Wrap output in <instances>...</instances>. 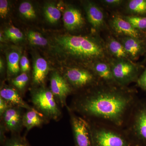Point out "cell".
Wrapping results in <instances>:
<instances>
[{"mask_svg":"<svg viewBox=\"0 0 146 146\" xmlns=\"http://www.w3.org/2000/svg\"><path fill=\"white\" fill-rule=\"evenodd\" d=\"M138 99L135 89L100 82L75 100L74 110L91 122L124 129Z\"/></svg>","mask_w":146,"mask_h":146,"instance_id":"6da1fadb","label":"cell"},{"mask_svg":"<svg viewBox=\"0 0 146 146\" xmlns=\"http://www.w3.org/2000/svg\"><path fill=\"white\" fill-rule=\"evenodd\" d=\"M55 41L69 58L84 68L90 69L95 62L108 61L110 58L105 41L99 35H66L57 36Z\"/></svg>","mask_w":146,"mask_h":146,"instance_id":"7a4b0ae2","label":"cell"},{"mask_svg":"<svg viewBox=\"0 0 146 146\" xmlns=\"http://www.w3.org/2000/svg\"><path fill=\"white\" fill-rule=\"evenodd\" d=\"M89 123L94 146H136L124 129L104 124Z\"/></svg>","mask_w":146,"mask_h":146,"instance_id":"3957f363","label":"cell"},{"mask_svg":"<svg viewBox=\"0 0 146 146\" xmlns=\"http://www.w3.org/2000/svg\"><path fill=\"white\" fill-rule=\"evenodd\" d=\"M124 129L135 146H146V98L136 102Z\"/></svg>","mask_w":146,"mask_h":146,"instance_id":"277c9868","label":"cell"},{"mask_svg":"<svg viewBox=\"0 0 146 146\" xmlns=\"http://www.w3.org/2000/svg\"><path fill=\"white\" fill-rule=\"evenodd\" d=\"M109 62L115 82L123 87L136 83L143 70V65L129 60L110 58Z\"/></svg>","mask_w":146,"mask_h":146,"instance_id":"5b68a950","label":"cell"},{"mask_svg":"<svg viewBox=\"0 0 146 146\" xmlns=\"http://www.w3.org/2000/svg\"><path fill=\"white\" fill-rule=\"evenodd\" d=\"M31 100L36 109L47 118L56 120L60 117L61 112L51 91L38 89L32 94Z\"/></svg>","mask_w":146,"mask_h":146,"instance_id":"8992f818","label":"cell"},{"mask_svg":"<svg viewBox=\"0 0 146 146\" xmlns=\"http://www.w3.org/2000/svg\"><path fill=\"white\" fill-rule=\"evenodd\" d=\"M65 78L72 88L76 89H89L100 82L92 70L84 67L69 68L65 73Z\"/></svg>","mask_w":146,"mask_h":146,"instance_id":"52a82bcc","label":"cell"},{"mask_svg":"<svg viewBox=\"0 0 146 146\" xmlns=\"http://www.w3.org/2000/svg\"><path fill=\"white\" fill-rule=\"evenodd\" d=\"M71 123L75 146H94L93 133L89 121L72 113Z\"/></svg>","mask_w":146,"mask_h":146,"instance_id":"ba28073f","label":"cell"},{"mask_svg":"<svg viewBox=\"0 0 146 146\" xmlns=\"http://www.w3.org/2000/svg\"><path fill=\"white\" fill-rule=\"evenodd\" d=\"M112 31L117 36H129L144 40L146 36L134 28L133 26L123 18L122 15H114L109 21Z\"/></svg>","mask_w":146,"mask_h":146,"instance_id":"9c48e42d","label":"cell"},{"mask_svg":"<svg viewBox=\"0 0 146 146\" xmlns=\"http://www.w3.org/2000/svg\"><path fill=\"white\" fill-rule=\"evenodd\" d=\"M51 91L57 98L62 106L66 104L68 95L72 93V88L67 80L55 72L53 73L50 79Z\"/></svg>","mask_w":146,"mask_h":146,"instance_id":"30bf717a","label":"cell"},{"mask_svg":"<svg viewBox=\"0 0 146 146\" xmlns=\"http://www.w3.org/2000/svg\"><path fill=\"white\" fill-rule=\"evenodd\" d=\"M117 38L121 42L129 59L134 62L146 54L144 40L129 36H119Z\"/></svg>","mask_w":146,"mask_h":146,"instance_id":"8fae6325","label":"cell"},{"mask_svg":"<svg viewBox=\"0 0 146 146\" xmlns=\"http://www.w3.org/2000/svg\"><path fill=\"white\" fill-rule=\"evenodd\" d=\"M84 6L89 23L96 30L100 31L102 30L105 25V21L102 9L93 2H86Z\"/></svg>","mask_w":146,"mask_h":146,"instance_id":"7c38bea8","label":"cell"},{"mask_svg":"<svg viewBox=\"0 0 146 146\" xmlns=\"http://www.w3.org/2000/svg\"><path fill=\"white\" fill-rule=\"evenodd\" d=\"M109 60L95 62L91 65L90 69L94 72L100 82L106 84L117 85L113 77Z\"/></svg>","mask_w":146,"mask_h":146,"instance_id":"4fadbf2b","label":"cell"},{"mask_svg":"<svg viewBox=\"0 0 146 146\" xmlns=\"http://www.w3.org/2000/svg\"><path fill=\"white\" fill-rule=\"evenodd\" d=\"M23 115L20 108L10 107L2 115L3 121L7 130L18 131L23 125Z\"/></svg>","mask_w":146,"mask_h":146,"instance_id":"5bb4252c","label":"cell"},{"mask_svg":"<svg viewBox=\"0 0 146 146\" xmlns=\"http://www.w3.org/2000/svg\"><path fill=\"white\" fill-rule=\"evenodd\" d=\"M63 21L65 27L70 31L81 28L84 24V18L80 11L74 7H70L65 9Z\"/></svg>","mask_w":146,"mask_h":146,"instance_id":"9a60e30c","label":"cell"},{"mask_svg":"<svg viewBox=\"0 0 146 146\" xmlns=\"http://www.w3.org/2000/svg\"><path fill=\"white\" fill-rule=\"evenodd\" d=\"M105 43L107 52L110 58L131 60L122 44L117 39L112 36H108Z\"/></svg>","mask_w":146,"mask_h":146,"instance_id":"2e32d148","label":"cell"},{"mask_svg":"<svg viewBox=\"0 0 146 146\" xmlns=\"http://www.w3.org/2000/svg\"><path fill=\"white\" fill-rule=\"evenodd\" d=\"M0 96L10 106L26 108L28 110L33 109L24 101L17 91L13 88L5 87L1 89Z\"/></svg>","mask_w":146,"mask_h":146,"instance_id":"e0dca14e","label":"cell"},{"mask_svg":"<svg viewBox=\"0 0 146 146\" xmlns=\"http://www.w3.org/2000/svg\"><path fill=\"white\" fill-rule=\"evenodd\" d=\"M49 70L48 65L46 60L42 57L36 58L33 67V80L35 84L44 83Z\"/></svg>","mask_w":146,"mask_h":146,"instance_id":"ac0fdd59","label":"cell"},{"mask_svg":"<svg viewBox=\"0 0 146 146\" xmlns=\"http://www.w3.org/2000/svg\"><path fill=\"white\" fill-rule=\"evenodd\" d=\"M42 114L35 109L29 110L23 115V125L27 130L40 126L44 122Z\"/></svg>","mask_w":146,"mask_h":146,"instance_id":"d6986e66","label":"cell"},{"mask_svg":"<svg viewBox=\"0 0 146 146\" xmlns=\"http://www.w3.org/2000/svg\"><path fill=\"white\" fill-rule=\"evenodd\" d=\"M127 15L146 16V0H129L126 4Z\"/></svg>","mask_w":146,"mask_h":146,"instance_id":"ffe728a7","label":"cell"},{"mask_svg":"<svg viewBox=\"0 0 146 146\" xmlns=\"http://www.w3.org/2000/svg\"><path fill=\"white\" fill-rule=\"evenodd\" d=\"M7 58L9 73L13 75L17 74L20 70V54L13 51L7 54Z\"/></svg>","mask_w":146,"mask_h":146,"instance_id":"44dd1931","label":"cell"},{"mask_svg":"<svg viewBox=\"0 0 146 146\" xmlns=\"http://www.w3.org/2000/svg\"><path fill=\"white\" fill-rule=\"evenodd\" d=\"M136 30L146 36V16L122 15Z\"/></svg>","mask_w":146,"mask_h":146,"instance_id":"7402d4cb","label":"cell"},{"mask_svg":"<svg viewBox=\"0 0 146 146\" xmlns=\"http://www.w3.org/2000/svg\"><path fill=\"white\" fill-rule=\"evenodd\" d=\"M44 12L46 19L51 23H57L61 17L60 11L54 4L52 3L46 5L44 8Z\"/></svg>","mask_w":146,"mask_h":146,"instance_id":"603a6c76","label":"cell"},{"mask_svg":"<svg viewBox=\"0 0 146 146\" xmlns=\"http://www.w3.org/2000/svg\"><path fill=\"white\" fill-rule=\"evenodd\" d=\"M19 10L21 15L27 19L31 20L36 18V14L34 7L32 4L29 2L21 3Z\"/></svg>","mask_w":146,"mask_h":146,"instance_id":"cb8c5ba5","label":"cell"},{"mask_svg":"<svg viewBox=\"0 0 146 146\" xmlns=\"http://www.w3.org/2000/svg\"><path fill=\"white\" fill-rule=\"evenodd\" d=\"M27 35L29 41L32 44L42 46L48 44L47 39L38 32L30 31L28 32Z\"/></svg>","mask_w":146,"mask_h":146,"instance_id":"d4e9b609","label":"cell"},{"mask_svg":"<svg viewBox=\"0 0 146 146\" xmlns=\"http://www.w3.org/2000/svg\"><path fill=\"white\" fill-rule=\"evenodd\" d=\"M5 35L7 39L13 42L21 41L23 38L22 32L15 27L11 26L5 30Z\"/></svg>","mask_w":146,"mask_h":146,"instance_id":"484cf974","label":"cell"},{"mask_svg":"<svg viewBox=\"0 0 146 146\" xmlns=\"http://www.w3.org/2000/svg\"><path fill=\"white\" fill-rule=\"evenodd\" d=\"M29 81V77L26 73L22 74L17 76L12 80V84L19 90L24 89Z\"/></svg>","mask_w":146,"mask_h":146,"instance_id":"4316f807","label":"cell"},{"mask_svg":"<svg viewBox=\"0 0 146 146\" xmlns=\"http://www.w3.org/2000/svg\"><path fill=\"white\" fill-rule=\"evenodd\" d=\"M3 146H29L28 144L22 138H12L9 139L5 142Z\"/></svg>","mask_w":146,"mask_h":146,"instance_id":"83f0119b","label":"cell"},{"mask_svg":"<svg viewBox=\"0 0 146 146\" xmlns=\"http://www.w3.org/2000/svg\"><path fill=\"white\" fill-rule=\"evenodd\" d=\"M102 3L108 8H114L119 7L125 2L123 0H102Z\"/></svg>","mask_w":146,"mask_h":146,"instance_id":"f1b7e54d","label":"cell"},{"mask_svg":"<svg viewBox=\"0 0 146 146\" xmlns=\"http://www.w3.org/2000/svg\"><path fill=\"white\" fill-rule=\"evenodd\" d=\"M9 5L8 1L6 0L0 1V16L4 18L7 15L8 12Z\"/></svg>","mask_w":146,"mask_h":146,"instance_id":"f546056e","label":"cell"},{"mask_svg":"<svg viewBox=\"0 0 146 146\" xmlns=\"http://www.w3.org/2000/svg\"><path fill=\"white\" fill-rule=\"evenodd\" d=\"M136 83L142 90L146 91V68L141 73Z\"/></svg>","mask_w":146,"mask_h":146,"instance_id":"4dcf8cb0","label":"cell"},{"mask_svg":"<svg viewBox=\"0 0 146 146\" xmlns=\"http://www.w3.org/2000/svg\"><path fill=\"white\" fill-rule=\"evenodd\" d=\"M20 65L21 71L23 72L26 73L29 71V61L25 56H23L21 58Z\"/></svg>","mask_w":146,"mask_h":146,"instance_id":"1f68e13d","label":"cell"},{"mask_svg":"<svg viewBox=\"0 0 146 146\" xmlns=\"http://www.w3.org/2000/svg\"><path fill=\"white\" fill-rule=\"evenodd\" d=\"M10 106L7 102L0 97V115L1 116H2L7 110L11 107Z\"/></svg>","mask_w":146,"mask_h":146,"instance_id":"d6a6232c","label":"cell"},{"mask_svg":"<svg viewBox=\"0 0 146 146\" xmlns=\"http://www.w3.org/2000/svg\"><path fill=\"white\" fill-rule=\"evenodd\" d=\"M3 62L2 60L1 59L0 60V70H1V72L3 71Z\"/></svg>","mask_w":146,"mask_h":146,"instance_id":"836d02e7","label":"cell"},{"mask_svg":"<svg viewBox=\"0 0 146 146\" xmlns=\"http://www.w3.org/2000/svg\"><path fill=\"white\" fill-rule=\"evenodd\" d=\"M144 43H145V49L146 51V37H145V39H144Z\"/></svg>","mask_w":146,"mask_h":146,"instance_id":"e575fe53","label":"cell"}]
</instances>
